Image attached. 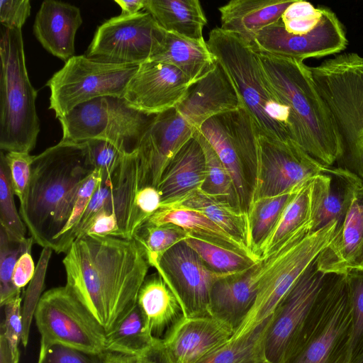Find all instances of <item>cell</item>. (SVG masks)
Listing matches in <instances>:
<instances>
[{
    "label": "cell",
    "instance_id": "6da1fadb",
    "mask_svg": "<svg viewBox=\"0 0 363 363\" xmlns=\"http://www.w3.org/2000/svg\"><path fill=\"white\" fill-rule=\"evenodd\" d=\"M62 263L65 286L106 335L137 304L150 267L134 239L92 235L75 240Z\"/></svg>",
    "mask_w": 363,
    "mask_h": 363
},
{
    "label": "cell",
    "instance_id": "7a4b0ae2",
    "mask_svg": "<svg viewBox=\"0 0 363 363\" xmlns=\"http://www.w3.org/2000/svg\"><path fill=\"white\" fill-rule=\"evenodd\" d=\"M93 170L84 142L61 140L34 156L27 199L19 213L35 243L51 248L70 217L82 184Z\"/></svg>",
    "mask_w": 363,
    "mask_h": 363
},
{
    "label": "cell",
    "instance_id": "3957f363",
    "mask_svg": "<svg viewBox=\"0 0 363 363\" xmlns=\"http://www.w3.org/2000/svg\"><path fill=\"white\" fill-rule=\"evenodd\" d=\"M267 82L289 113L291 138L324 166L342 155L340 140L309 66L302 61L257 52Z\"/></svg>",
    "mask_w": 363,
    "mask_h": 363
},
{
    "label": "cell",
    "instance_id": "277c9868",
    "mask_svg": "<svg viewBox=\"0 0 363 363\" xmlns=\"http://www.w3.org/2000/svg\"><path fill=\"white\" fill-rule=\"evenodd\" d=\"M309 69L340 140L337 167L363 183V56L343 52Z\"/></svg>",
    "mask_w": 363,
    "mask_h": 363
},
{
    "label": "cell",
    "instance_id": "5b68a950",
    "mask_svg": "<svg viewBox=\"0 0 363 363\" xmlns=\"http://www.w3.org/2000/svg\"><path fill=\"white\" fill-rule=\"evenodd\" d=\"M206 43L231 79L259 134L274 140H293L288 108L269 86L257 52L238 35L220 28L210 32Z\"/></svg>",
    "mask_w": 363,
    "mask_h": 363
},
{
    "label": "cell",
    "instance_id": "8992f818",
    "mask_svg": "<svg viewBox=\"0 0 363 363\" xmlns=\"http://www.w3.org/2000/svg\"><path fill=\"white\" fill-rule=\"evenodd\" d=\"M342 225L333 220L311 232V219L261 259L263 274L255 303L232 337L240 336L269 318L305 269L339 235Z\"/></svg>",
    "mask_w": 363,
    "mask_h": 363
},
{
    "label": "cell",
    "instance_id": "52a82bcc",
    "mask_svg": "<svg viewBox=\"0 0 363 363\" xmlns=\"http://www.w3.org/2000/svg\"><path fill=\"white\" fill-rule=\"evenodd\" d=\"M0 149L30 152L35 147L40 120L37 91L30 83L22 29L1 28Z\"/></svg>",
    "mask_w": 363,
    "mask_h": 363
},
{
    "label": "cell",
    "instance_id": "ba28073f",
    "mask_svg": "<svg viewBox=\"0 0 363 363\" xmlns=\"http://www.w3.org/2000/svg\"><path fill=\"white\" fill-rule=\"evenodd\" d=\"M138 67L74 55L46 83L50 91L49 109L58 118L96 98H123Z\"/></svg>",
    "mask_w": 363,
    "mask_h": 363
},
{
    "label": "cell",
    "instance_id": "9c48e42d",
    "mask_svg": "<svg viewBox=\"0 0 363 363\" xmlns=\"http://www.w3.org/2000/svg\"><path fill=\"white\" fill-rule=\"evenodd\" d=\"M325 276L317 257L274 311L264 341V357L268 363H284L296 348L320 306Z\"/></svg>",
    "mask_w": 363,
    "mask_h": 363
},
{
    "label": "cell",
    "instance_id": "30bf717a",
    "mask_svg": "<svg viewBox=\"0 0 363 363\" xmlns=\"http://www.w3.org/2000/svg\"><path fill=\"white\" fill-rule=\"evenodd\" d=\"M198 130L228 170L247 212L259 152V132L252 116L242 106L208 119Z\"/></svg>",
    "mask_w": 363,
    "mask_h": 363
},
{
    "label": "cell",
    "instance_id": "8fae6325",
    "mask_svg": "<svg viewBox=\"0 0 363 363\" xmlns=\"http://www.w3.org/2000/svg\"><path fill=\"white\" fill-rule=\"evenodd\" d=\"M34 318L40 348L61 345L93 354L105 352V333L66 286L44 292Z\"/></svg>",
    "mask_w": 363,
    "mask_h": 363
},
{
    "label": "cell",
    "instance_id": "7c38bea8",
    "mask_svg": "<svg viewBox=\"0 0 363 363\" xmlns=\"http://www.w3.org/2000/svg\"><path fill=\"white\" fill-rule=\"evenodd\" d=\"M325 167L293 140H274L259 134L250 202L292 191L320 174Z\"/></svg>",
    "mask_w": 363,
    "mask_h": 363
},
{
    "label": "cell",
    "instance_id": "4fadbf2b",
    "mask_svg": "<svg viewBox=\"0 0 363 363\" xmlns=\"http://www.w3.org/2000/svg\"><path fill=\"white\" fill-rule=\"evenodd\" d=\"M163 30L147 11L112 17L99 26L86 56L122 65L149 61Z\"/></svg>",
    "mask_w": 363,
    "mask_h": 363
},
{
    "label": "cell",
    "instance_id": "5bb4252c",
    "mask_svg": "<svg viewBox=\"0 0 363 363\" xmlns=\"http://www.w3.org/2000/svg\"><path fill=\"white\" fill-rule=\"evenodd\" d=\"M347 44L342 23L331 9L323 6L320 21L309 33H289L280 20L259 31L251 46L257 52L303 62L340 54Z\"/></svg>",
    "mask_w": 363,
    "mask_h": 363
},
{
    "label": "cell",
    "instance_id": "9a60e30c",
    "mask_svg": "<svg viewBox=\"0 0 363 363\" xmlns=\"http://www.w3.org/2000/svg\"><path fill=\"white\" fill-rule=\"evenodd\" d=\"M352 333L345 274L323 317L284 363H350Z\"/></svg>",
    "mask_w": 363,
    "mask_h": 363
},
{
    "label": "cell",
    "instance_id": "2e32d148",
    "mask_svg": "<svg viewBox=\"0 0 363 363\" xmlns=\"http://www.w3.org/2000/svg\"><path fill=\"white\" fill-rule=\"evenodd\" d=\"M154 268L177 296L186 317L211 315L209 300L213 284L233 276L211 270L184 241L167 250Z\"/></svg>",
    "mask_w": 363,
    "mask_h": 363
},
{
    "label": "cell",
    "instance_id": "e0dca14e",
    "mask_svg": "<svg viewBox=\"0 0 363 363\" xmlns=\"http://www.w3.org/2000/svg\"><path fill=\"white\" fill-rule=\"evenodd\" d=\"M196 130L176 108L152 116L136 150L141 186L157 188L167 166Z\"/></svg>",
    "mask_w": 363,
    "mask_h": 363
},
{
    "label": "cell",
    "instance_id": "ac0fdd59",
    "mask_svg": "<svg viewBox=\"0 0 363 363\" xmlns=\"http://www.w3.org/2000/svg\"><path fill=\"white\" fill-rule=\"evenodd\" d=\"M191 84V79L176 67L147 61L138 65L123 99L140 112L156 115L176 108Z\"/></svg>",
    "mask_w": 363,
    "mask_h": 363
},
{
    "label": "cell",
    "instance_id": "d6986e66",
    "mask_svg": "<svg viewBox=\"0 0 363 363\" xmlns=\"http://www.w3.org/2000/svg\"><path fill=\"white\" fill-rule=\"evenodd\" d=\"M140 185L137 152L125 155L112 172L102 173L96 188L74 235L77 239L91 218L100 211L113 215L124 238L131 239L129 227L135 196Z\"/></svg>",
    "mask_w": 363,
    "mask_h": 363
},
{
    "label": "cell",
    "instance_id": "ffe728a7",
    "mask_svg": "<svg viewBox=\"0 0 363 363\" xmlns=\"http://www.w3.org/2000/svg\"><path fill=\"white\" fill-rule=\"evenodd\" d=\"M243 106L225 70L216 62L205 76L189 86L186 95L176 107L196 129L208 119Z\"/></svg>",
    "mask_w": 363,
    "mask_h": 363
},
{
    "label": "cell",
    "instance_id": "44dd1931",
    "mask_svg": "<svg viewBox=\"0 0 363 363\" xmlns=\"http://www.w3.org/2000/svg\"><path fill=\"white\" fill-rule=\"evenodd\" d=\"M233 330L211 315L185 317L162 342L172 363H198L228 342Z\"/></svg>",
    "mask_w": 363,
    "mask_h": 363
},
{
    "label": "cell",
    "instance_id": "7402d4cb",
    "mask_svg": "<svg viewBox=\"0 0 363 363\" xmlns=\"http://www.w3.org/2000/svg\"><path fill=\"white\" fill-rule=\"evenodd\" d=\"M355 175L339 167H326L312 179L311 232L333 220L343 225L360 183Z\"/></svg>",
    "mask_w": 363,
    "mask_h": 363
},
{
    "label": "cell",
    "instance_id": "603a6c76",
    "mask_svg": "<svg viewBox=\"0 0 363 363\" xmlns=\"http://www.w3.org/2000/svg\"><path fill=\"white\" fill-rule=\"evenodd\" d=\"M262 274L263 263L260 259L245 272L218 280L210 294V315L226 324L235 333L255 303Z\"/></svg>",
    "mask_w": 363,
    "mask_h": 363
},
{
    "label": "cell",
    "instance_id": "cb8c5ba5",
    "mask_svg": "<svg viewBox=\"0 0 363 363\" xmlns=\"http://www.w3.org/2000/svg\"><path fill=\"white\" fill-rule=\"evenodd\" d=\"M82 23L76 6L45 0L35 16L33 33L44 49L65 62L74 56L75 35Z\"/></svg>",
    "mask_w": 363,
    "mask_h": 363
},
{
    "label": "cell",
    "instance_id": "d4e9b609",
    "mask_svg": "<svg viewBox=\"0 0 363 363\" xmlns=\"http://www.w3.org/2000/svg\"><path fill=\"white\" fill-rule=\"evenodd\" d=\"M318 261L324 273L363 270V205L357 194L339 235L318 255Z\"/></svg>",
    "mask_w": 363,
    "mask_h": 363
},
{
    "label": "cell",
    "instance_id": "484cf974",
    "mask_svg": "<svg viewBox=\"0 0 363 363\" xmlns=\"http://www.w3.org/2000/svg\"><path fill=\"white\" fill-rule=\"evenodd\" d=\"M294 0H232L218 8L220 28L252 45L257 33L281 20Z\"/></svg>",
    "mask_w": 363,
    "mask_h": 363
},
{
    "label": "cell",
    "instance_id": "4316f807",
    "mask_svg": "<svg viewBox=\"0 0 363 363\" xmlns=\"http://www.w3.org/2000/svg\"><path fill=\"white\" fill-rule=\"evenodd\" d=\"M137 304L145 316L152 336L161 342L186 317L177 296L157 272L144 280Z\"/></svg>",
    "mask_w": 363,
    "mask_h": 363
},
{
    "label": "cell",
    "instance_id": "83f0119b",
    "mask_svg": "<svg viewBox=\"0 0 363 363\" xmlns=\"http://www.w3.org/2000/svg\"><path fill=\"white\" fill-rule=\"evenodd\" d=\"M206 177L204 152L194 136L177 153L164 169L157 189L162 203L201 189Z\"/></svg>",
    "mask_w": 363,
    "mask_h": 363
},
{
    "label": "cell",
    "instance_id": "f1b7e54d",
    "mask_svg": "<svg viewBox=\"0 0 363 363\" xmlns=\"http://www.w3.org/2000/svg\"><path fill=\"white\" fill-rule=\"evenodd\" d=\"M149 61L176 67L192 83L208 74L216 63L205 40L186 38L164 30Z\"/></svg>",
    "mask_w": 363,
    "mask_h": 363
},
{
    "label": "cell",
    "instance_id": "f546056e",
    "mask_svg": "<svg viewBox=\"0 0 363 363\" xmlns=\"http://www.w3.org/2000/svg\"><path fill=\"white\" fill-rule=\"evenodd\" d=\"M172 223L184 228L188 233L199 239L239 251L256 260L245 245L235 239L220 227L200 212L169 205H160L143 225H160Z\"/></svg>",
    "mask_w": 363,
    "mask_h": 363
},
{
    "label": "cell",
    "instance_id": "4dcf8cb0",
    "mask_svg": "<svg viewBox=\"0 0 363 363\" xmlns=\"http://www.w3.org/2000/svg\"><path fill=\"white\" fill-rule=\"evenodd\" d=\"M161 205L197 211L250 250L248 213L234 207L227 201L209 195L199 189Z\"/></svg>",
    "mask_w": 363,
    "mask_h": 363
},
{
    "label": "cell",
    "instance_id": "1f68e13d",
    "mask_svg": "<svg viewBox=\"0 0 363 363\" xmlns=\"http://www.w3.org/2000/svg\"><path fill=\"white\" fill-rule=\"evenodd\" d=\"M144 9L164 30L182 37L203 41L207 23L198 0H145Z\"/></svg>",
    "mask_w": 363,
    "mask_h": 363
},
{
    "label": "cell",
    "instance_id": "d6a6232c",
    "mask_svg": "<svg viewBox=\"0 0 363 363\" xmlns=\"http://www.w3.org/2000/svg\"><path fill=\"white\" fill-rule=\"evenodd\" d=\"M108 116V97L96 98L81 104L58 118L62 140L83 143L102 139Z\"/></svg>",
    "mask_w": 363,
    "mask_h": 363
},
{
    "label": "cell",
    "instance_id": "836d02e7",
    "mask_svg": "<svg viewBox=\"0 0 363 363\" xmlns=\"http://www.w3.org/2000/svg\"><path fill=\"white\" fill-rule=\"evenodd\" d=\"M157 341L145 315L136 304L115 329L106 335L105 351L140 356Z\"/></svg>",
    "mask_w": 363,
    "mask_h": 363
},
{
    "label": "cell",
    "instance_id": "e575fe53",
    "mask_svg": "<svg viewBox=\"0 0 363 363\" xmlns=\"http://www.w3.org/2000/svg\"><path fill=\"white\" fill-rule=\"evenodd\" d=\"M299 188L283 194L259 198L250 203L247 210L250 247L258 259H261L259 252L262 245L272 233L286 206Z\"/></svg>",
    "mask_w": 363,
    "mask_h": 363
},
{
    "label": "cell",
    "instance_id": "d590c367",
    "mask_svg": "<svg viewBox=\"0 0 363 363\" xmlns=\"http://www.w3.org/2000/svg\"><path fill=\"white\" fill-rule=\"evenodd\" d=\"M272 315L247 333L231 337L198 363H252L264 359V341Z\"/></svg>",
    "mask_w": 363,
    "mask_h": 363
},
{
    "label": "cell",
    "instance_id": "8d00e7d4",
    "mask_svg": "<svg viewBox=\"0 0 363 363\" xmlns=\"http://www.w3.org/2000/svg\"><path fill=\"white\" fill-rule=\"evenodd\" d=\"M312 179L303 184L286 206L274 229L261 247L260 259L268 256L296 230L311 219Z\"/></svg>",
    "mask_w": 363,
    "mask_h": 363
},
{
    "label": "cell",
    "instance_id": "74e56055",
    "mask_svg": "<svg viewBox=\"0 0 363 363\" xmlns=\"http://www.w3.org/2000/svg\"><path fill=\"white\" fill-rule=\"evenodd\" d=\"M184 242L199 256L212 271L234 275L247 271L259 260L215 243L190 235Z\"/></svg>",
    "mask_w": 363,
    "mask_h": 363
},
{
    "label": "cell",
    "instance_id": "f35d334b",
    "mask_svg": "<svg viewBox=\"0 0 363 363\" xmlns=\"http://www.w3.org/2000/svg\"><path fill=\"white\" fill-rule=\"evenodd\" d=\"M194 136L202 147L206 162L205 181L200 189L242 210L233 180L228 170L198 129L195 130Z\"/></svg>",
    "mask_w": 363,
    "mask_h": 363
},
{
    "label": "cell",
    "instance_id": "ab89813d",
    "mask_svg": "<svg viewBox=\"0 0 363 363\" xmlns=\"http://www.w3.org/2000/svg\"><path fill=\"white\" fill-rule=\"evenodd\" d=\"M190 235L184 228L172 223L160 225H143L134 234L150 265L155 267L160 257L173 246Z\"/></svg>",
    "mask_w": 363,
    "mask_h": 363
},
{
    "label": "cell",
    "instance_id": "60d3db41",
    "mask_svg": "<svg viewBox=\"0 0 363 363\" xmlns=\"http://www.w3.org/2000/svg\"><path fill=\"white\" fill-rule=\"evenodd\" d=\"M9 168L5 153L0 156V224L10 240L23 242L26 240V225L18 213L13 199Z\"/></svg>",
    "mask_w": 363,
    "mask_h": 363
},
{
    "label": "cell",
    "instance_id": "b9f144b4",
    "mask_svg": "<svg viewBox=\"0 0 363 363\" xmlns=\"http://www.w3.org/2000/svg\"><path fill=\"white\" fill-rule=\"evenodd\" d=\"M101 179L102 173L94 169L82 184L70 217L52 243L51 249L55 252L66 253L74 242L77 228Z\"/></svg>",
    "mask_w": 363,
    "mask_h": 363
},
{
    "label": "cell",
    "instance_id": "7bdbcfd3",
    "mask_svg": "<svg viewBox=\"0 0 363 363\" xmlns=\"http://www.w3.org/2000/svg\"><path fill=\"white\" fill-rule=\"evenodd\" d=\"M34 240L29 237L23 242L10 240L6 233L0 228V305L5 303L21 293L13 283V272L20 256L29 247Z\"/></svg>",
    "mask_w": 363,
    "mask_h": 363
},
{
    "label": "cell",
    "instance_id": "ee69618b",
    "mask_svg": "<svg viewBox=\"0 0 363 363\" xmlns=\"http://www.w3.org/2000/svg\"><path fill=\"white\" fill-rule=\"evenodd\" d=\"M52 252V250L50 247L43 248L36 265L35 274L23 296V303L21 305L23 323L21 342L24 347H26L28 342L30 328L43 295L47 269Z\"/></svg>",
    "mask_w": 363,
    "mask_h": 363
},
{
    "label": "cell",
    "instance_id": "f6af8a7d",
    "mask_svg": "<svg viewBox=\"0 0 363 363\" xmlns=\"http://www.w3.org/2000/svg\"><path fill=\"white\" fill-rule=\"evenodd\" d=\"M352 319L351 359L363 354V270L346 274Z\"/></svg>",
    "mask_w": 363,
    "mask_h": 363
},
{
    "label": "cell",
    "instance_id": "bcb514c9",
    "mask_svg": "<svg viewBox=\"0 0 363 363\" xmlns=\"http://www.w3.org/2000/svg\"><path fill=\"white\" fill-rule=\"evenodd\" d=\"M323 6L315 7L311 3L294 0L283 13L281 21L286 30L291 34H306L320 21Z\"/></svg>",
    "mask_w": 363,
    "mask_h": 363
},
{
    "label": "cell",
    "instance_id": "7dc6e473",
    "mask_svg": "<svg viewBox=\"0 0 363 363\" xmlns=\"http://www.w3.org/2000/svg\"><path fill=\"white\" fill-rule=\"evenodd\" d=\"M9 168L11 186L22 206L27 199L31 178V166L34 156L26 152L5 153Z\"/></svg>",
    "mask_w": 363,
    "mask_h": 363
},
{
    "label": "cell",
    "instance_id": "c3c4849f",
    "mask_svg": "<svg viewBox=\"0 0 363 363\" xmlns=\"http://www.w3.org/2000/svg\"><path fill=\"white\" fill-rule=\"evenodd\" d=\"M162 202L158 189L153 186H141L135 196L129 227V235L133 239L135 232L160 208Z\"/></svg>",
    "mask_w": 363,
    "mask_h": 363
},
{
    "label": "cell",
    "instance_id": "681fc988",
    "mask_svg": "<svg viewBox=\"0 0 363 363\" xmlns=\"http://www.w3.org/2000/svg\"><path fill=\"white\" fill-rule=\"evenodd\" d=\"M84 143L89 164L101 173L114 170L126 155L105 140L94 139Z\"/></svg>",
    "mask_w": 363,
    "mask_h": 363
},
{
    "label": "cell",
    "instance_id": "f907efd6",
    "mask_svg": "<svg viewBox=\"0 0 363 363\" xmlns=\"http://www.w3.org/2000/svg\"><path fill=\"white\" fill-rule=\"evenodd\" d=\"M18 294L3 306L4 318L1 324L0 335L6 340L13 355L19 359V343L22 338L21 305L23 298Z\"/></svg>",
    "mask_w": 363,
    "mask_h": 363
},
{
    "label": "cell",
    "instance_id": "816d5d0a",
    "mask_svg": "<svg viewBox=\"0 0 363 363\" xmlns=\"http://www.w3.org/2000/svg\"><path fill=\"white\" fill-rule=\"evenodd\" d=\"M42 363H104L103 353L93 354L61 345L40 349Z\"/></svg>",
    "mask_w": 363,
    "mask_h": 363
},
{
    "label": "cell",
    "instance_id": "f5cc1de1",
    "mask_svg": "<svg viewBox=\"0 0 363 363\" xmlns=\"http://www.w3.org/2000/svg\"><path fill=\"white\" fill-rule=\"evenodd\" d=\"M29 0H1L0 22L9 29H22L30 14Z\"/></svg>",
    "mask_w": 363,
    "mask_h": 363
},
{
    "label": "cell",
    "instance_id": "db71d44e",
    "mask_svg": "<svg viewBox=\"0 0 363 363\" xmlns=\"http://www.w3.org/2000/svg\"><path fill=\"white\" fill-rule=\"evenodd\" d=\"M31 247L28 248L18 258L13 272V283L18 289H23L33 279L36 266L31 256Z\"/></svg>",
    "mask_w": 363,
    "mask_h": 363
},
{
    "label": "cell",
    "instance_id": "11a10c76",
    "mask_svg": "<svg viewBox=\"0 0 363 363\" xmlns=\"http://www.w3.org/2000/svg\"><path fill=\"white\" fill-rule=\"evenodd\" d=\"M140 358L141 363H172L161 341H157Z\"/></svg>",
    "mask_w": 363,
    "mask_h": 363
},
{
    "label": "cell",
    "instance_id": "9f6ffc18",
    "mask_svg": "<svg viewBox=\"0 0 363 363\" xmlns=\"http://www.w3.org/2000/svg\"><path fill=\"white\" fill-rule=\"evenodd\" d=\"M103 360L104 363H141L140 356L108 351L103 353Z\"/></svg>",
    "mask_w": 363,
    "mask_h": 363
},
{
    "label": "cell",
    "instance_id": "6f0895ef",
    "mask_svg": "<svg viewBox=\"0 0 363 363\" xmlns=\"http://www.w3.org/2000/svg\"><path fill=\"white\" fill-rule=\"evenodd\" d=\"M121 9L122 15H133L144 9L145 0H115Z\"/></svg>",
    "mask_w": 363,
    "mask_h": 363
},
{
    "label": "cell",
    "instance_id": "680465c9",
    "mask_svg": "<svg viewBox=\"0 0 363 363\" xmlns=\"http://www.w3.org/2000/svg\"><path fill=\"white\" fill-rule=\"evenodd\" d=\"M5 338L0 335V363H18Z\"/></svg>",
    "mask_w": 363,
    "mask_h": 363
},
{
    "label": "cell",
    "instance_id": "91938a15",
    "mask_svg": "<svg viewBox=\"0 0 363 363\" xmlns=\"http://www.w3.org/2000/svg\"><path fill=\"white\" fill-rule=\"evenodd\" d=\"M357 196L360 201V203L363 205V183L361 182L360 184L358 186L357 191Z\"/></svg>",
    "mask_w": 363,
    "mask_h": 363
},
{
    "label": "cell",
    "instance_id": "94428289",
    "mask_svg": "<svg viewBox=\"0 0 363 363\" xmlns=\"http://www.w3.org/2000/svg\"><path fill=\"white\" fill-rule=\"evenodd\" d=\"M350 363H363V354L351 359Z\"/></svg>",
    "mask_w": 363,
    "mask_h": 363
},
{
    "label": "cell",
    "instance_id": "6125c7cd",
    "mask_svg": "<svg viewBox=\"0 0 363 363\" xmlns=\"http://www.w3.org/2000/svg\"><path fill=\"white\" fill-rule=\"evenodd\" d=\"M252 363H268L265 359L259 360Z\"/></svg>",
    "mask_w": 363,
    "mask_h": 363
},
{
    "label": "cell",
    "instance_id": "be15d7a7",
    "mask_svg": "<svg viewBox=\"0 0 363 363\" xmlns=\"http://www.w3.org/2000/svg\"><path fill=\"white\" fill-rule=\"evenodd\" d=\"M37 363H42V362L38 360Z\"/></svg>",
    "mask_w": 363,
    "mask_h": 363
}]
</instances>
